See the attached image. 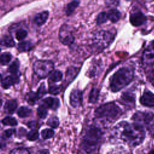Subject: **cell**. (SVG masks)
Listing matches in <instances>:
<instances>
[{
    "mask_svg": "<svg viewBox=\"0 0 154 154\" xmlns=\"http://www.w3.org/2000/svg\"><path fill=\"white\" fill-rule=\"evenodd\" d=\"M2 123L5 126H16L17 125V120L14 117H12L10 116H7V117H5L2 120Z\"/></svg>",
    "mask_w": 154,
    "mask_h": 154,
    "instance_id": "cell-28",
    "label": "cell"
},
{
    "mask_svg": "<svg viewBox=\"0 0 154 154\" xmlns=\"http://www.w3.org/2000/svg\"><path fill=\"white\" fill-rule=\"evenodd\" d=\"M28 32L26 30L23 29H19L16 31L15 34V37L17 40H22L27 36Z\"/></svg>",
    "mask_w": 154,
    "mask_h": 154,
    "instance_id": "cell-32",
    "label": "cell"
},
{
    "mask_svg": "<svg viewBox=\"0 0 154 154\" xmlns=\"http://www.w3.org/2000/svg\"><path fill=\"white\" fill-rule=\"evenodd\" d=\"M143 61L145 64H154V42L144 50L143 54Z\"/></svg>",
    "mask_w": 154,
    "mask_h": 154,
    "instance_id": "cell-9",
    "label": "cell"
},
{
    "mask_svg": "<svg viewBox=\"0 0 154 154\" xmlns=\"http://www.w3.org/2000/svg\"><path fill=\"white\" fill-rule=\"evenodd\" d=\"M108 20V17H107V14L106 12H101L100 13L96 19V22L98 25L102 24L103 23H105Z\"/></svg>",
    "mask_w": 154,
    "mask_h": 154,
    "instance_id": "cell-35",
    "label": "cell"
},
{
    "mask_svg": "<svg viewBox=\"0 0 154 154\" xmlns=\"http://www.w3.org/2000/svg\"><path fill=\"white\" fill-rule=\"evenodd\" d=\"M46 93V87L45 85V84L44 83H42L40 86L39 87L38 90H37V96L38 97V98H41Z\"/></svg>",
    "mask_w": 154,
    "mask_h": 154,
    "instance_id": "cell-38",
    "label": "cell"
},
{
    "mask_svg": "<svg viewBox=\"0 0 154 154\" xmlns=\"http://www.w3.org/2000/svg\"><path fill=\"white\" fill-rule=\"evenodd\" d=\"M32 69L37 76L44 78L52 72L54 64L49 60H37L34 63Z\"/></svg>",
    "mask_w": 154,
    "mask_h": 154,
    "instance_id": "cell-6",
    "label": "cell"
},
{
    "mask_svg": "<svg viewBox=\"0 0 154 154\" xmlns=\"http://www.w3.org/2000/svg\"><path fill=\"white\" fill-rule=\"evenodd\" d=\"M63 78V73L60 70H55L52 72L49 76V80L53 82L60 81Z\"/></svg>",
    "mask_w": 154,
    "mask_h": 154,
    "instance_id": "cell-23",
    "label": "cell"
},
{
    "mask_svg": "<svg viewBox=\"0 0 154 154\" xmlns=\"http://www.w3.org/2000/svg\"><path fill=\"white\" fill-rule=\"evenodd\" d=\"M39 153H40V154H49V150H45V149H44V150H42L39 151Z\"/></svg>",
    "mask_w": 154,
    "mask_h": 154,
    "instance_id": "cell-43",
    "label": "cell"
},
{
    "mask_svg": "<svg viewBox=\"0 0 154 154\" xmlns=\"http://www.w3.org/2000/svg\"><path fill=\"white\" fill-rule=\"evenodd\" d=\"M0 51H1V49H0Z\"/></svg>",
    "mask_w": 154,
    "mask_h": 154,
    "instance_id": "cell-46",
    "label": "cell"
},
{
    "mask_svg": "<svg viewBox=\"0 0 154 154\" xmlns=\"http://www.w3.org/2000/svg\"><path fill=\"white\" fill-rule=\"evenodd\" d=\"M43 139H49L52 138L54 135V131L51 129H45L41 132Z\"/></svg>",
    "mask_w": 154,
    "mask_h": 154,
    "instance_id": "cell-34",
    "label": "cell"
},
{
    "mask_svg": "<svg viewBox=\"0 0 154 154\" xmlns=\"http://www.w3.org/2000/svg\"><path fill=\"white\" fill-rule=\"evenodd\" d=\"M18 81L19 76H17V75L14 76H8L1 81V85L4 88L7 89L9 88L14 84L18 82Z\"/></svg>",
    "mask_w": 154,
    "mask_h": 154,
    "instance_id": "cell-14",
    "label": "cell"
},
{
    "mask_svg": "<svg viewBox=\"0 0 154 154\" xmlns=\"http://www.w3.org/2000/svg\"><path fill=\"white\" fill-rule=\"evenodd\" d=\"M108 20H111L112 22H116L120 19V13L116 9H112L106 12Z\"/></svg>",
    "mask_w": 154,
    "mask_h": 154,
    "instance_id": "cell-18",
    "label": "cell"
},
{
    "mask_svg": "<svg viewBox=\"0 0 154 154\" xmlns=\"http://www.w3.org/2000/svg\"><path fill=\"white\" fill-rule=\"evenodd\" d=\"M17 102L15 100L13 99V100H10L7 101L4 105V108L5 112L8 114H12L16 110V109L17 108Z\"/></svg>",
    "mask_w": 154,
    "mask_h": 154,
    "instance_id": "cell-17",
    "label": "cell"
},
{
    "mask_svg": "<svg viewBox=\"0 0 154 154\" xmlns=\"http://www.w3.org/2000/svg\"><path fill=\"white\" fill-rule=\"evenodd\" d=\"M149 80L152 83V84L154 85V68L151 70V71L149 72Z\"/></svg>",
    "mask_w": 154,
    "mask_h": 154,
    "instance_id": "cell-41",
    "label": "cell"
},
{
    "mask_svg": "<svg viewBox=\"0 0 154 154\" xmlns=\"http://www.w3.org/2000/svg\"><path fill=\"white\" fill-rule=\"evenodd\" d=\"M48 16H49L48 11H42L41 13L37 14L35 16L34 18V22L37 25L41 26L46 22V21L48 18Z\"/></svg>",
    "mask_w": 154,
    "mask_h": 154,
    "instance_id": "cell-15",
    "label": "cell"
},
{
    "mask_svg": "<svg viewBox=\"0 0 154 154\" xmlns=\"http://www.w3.org/2000/svg\"><path fill=\"white\" fill-rule=\"evenodd\" d=\"M32 48V44L29 41L22 42L18 44L17 49L19 52H26L29 51Z\"/></svg>",
    "mask_w": 154,
    "mask_h": 154,
    "instance_id": "cell-21",
    "label": "cell"
},
{
    "mask_svg": "<svg viewBox=\"0 0 154 154\" xmlns=\"http://www.w3.org/2000/svg\"><path fill=\"white\" fill-rule=\"evenodd\" d=\"M99 90L96 88H93L89 94L88 100L90 103H95L98 98Z\"/></svg>",
    "mask_w": 154,
    "mask_h": 154,
    "instance_id": "cell-29",
    "label": "cell"
},
{
    "mask_svg": "<svg viewBox=\"0 0 154 154\" xmlns=\"http://www.w3.org/2000/svg\"><path fill=\"white\" fill-rule=\"evenodd\" d=\"M82 100V94L81 91L78 89L73 90L70 95V103L73 107L79 106Z\"/></svg>",
    "mask_w": 154,
    "mask_h": 154,
    "instance_id": "cell-10",
    "label": "cell"
},
{
    "mask_svg": "<svg viewBox=\"0 0 154 154\" xmlns=\"http://www.w3.org/2000/svg\"><path fill=\"white\" fill-rule=\"evenodd\" d=\"M43 105L47 108H51L55 110L60 106V101L57 98L48 97L43 100Z\"/></svg>",
    "mask_w": 154,
    "mask_h": 154,
    "instance_id": "cell-13",
    "label": "cell"
},
{
    "mask_svg": "<svg viewBox=\"0 0 154 154\" xmlns=\"http://www.w3.org/2000/svg\"><path fill=\"white\" fill-rule=\"evenodd\" d=\"M28 126L31 129H35L37 126V122L35 121H31L28 123Z\"/></svg>",
    "mask_w": 154,
    "mask_h": 154,
    "instance_id": "cell-42",
    "label": "cell"
},
{
    "mask_svg": "<svg viewBox=\"0 0 154 154\" xmlns=\"http://www.w3.org/2000/svg\"><path fill=\"white\" fill-rule=\"evenodd\" d=\"M135 123H138L143 127V125L149 128L151 126L153 119L154 114L151 112H137L134 116ZM144 128V127H143Z\"/></svg>",
    "mask_w": 154,
    "mask_h": 154,
    "instance_id": "cell-7",
    "label": "cell"
},
{
    "mask_svg": "<svg viewBox=\"0 0 154 154\" xmlns=\"http://www.w3.org/2000/svg\"><path fill=\"white\" fill-rule=\"evenodd\" d=\"M37 114H38V117L41 119H43L46 118V117L48 114L47 108L43 104L40 105L37 108Z\"/></svg>",
    "mask_w": 154,
    "mask_h": 154,
    "instance_id": "cell-31",
    "label": "cell"
},
{
    "mask_svg": "<svg viewBox=\"0 0 154 154\" xmlns=\"http://www.w3.org/2000/svg\"><path fill=\"white\" fill-rule=\"evenodd\" d=\"M122 114L120 107L114 102L105 103L98 107L94 112L96 117L104 123H111Z\"/></svg>",
    "mask_w": 154,
    "mask_h": 154,
    "instance_id": "cell-3",
    "label": "cell"
},
{
    "mask_svg": "<svg viewBox=\"0 0 154 154\" xmlns=\"http://www.w3.org/2000/svg\"><path fill=\"white\" fill-rule=\"evenodd\" d=\"M46 123L48 126L52 128H57L60 124V122L57 117L52 116L48 120Z\"/></svg>",
    "mask_w": 154,
    "mask_h": 154,
    "instance_id": "cell-30",
    "label": "cell"
},
{
    "mask_svg": "<svg viewBox=\"0 0 154 154\" xmlns=\"http://www.w3.org/2000/svg\"><path fill=\"white\" fill-rule=\"evenodd\" d=\"M101 130L94 126H90L86 130L81 143L82 149L87 153L94 152L102 138Z\"/></svg>",
    "mask_w": 154,
    "mask_h": 154,
    "instance_id": "cell-4",
    "label": "cell"
},
{
    "mask_svg": "<svg viewBox=\"0 0 154 154\" xmlns=\"http://www.w3.org/2000/svg\"><path fill=\"white\" fill-rule=\"evenodd\" d=\"M62 90V87L61 85H51L49 88V93L53 94V95H57L59 94Z\"/></svg>",
    "mask_w": 154,
    "mask_h": 154,
    "instance_id": "cell-37",
    "label": "cell"
},
{
    "mask_svg": "<svg viewBox=\"0 0 154 154\" xmlns=\"http://www.w3.org/2000/svg\"><path fill=\"white\" fill-rule=\"evenodd\" d=\"M38 132L35 129L30 131L26 135V138L29 141H35L38 138Z\"/></svg>",
    "mask_w": 154,
    "mask_h": 154,
    "instance_id": "cell-36",
    "label": "cell"
},
{
    "mask_svg": "<svg viewBox=\"0 0 154 154\" xmlns=\"http://www.w3.org/2000/svg\"><path fill=\"white\" fill-rule=\"evenodd\" d=\"M0 43L2 45L5 47H13L15 45V43L13 38L11 36L7 35H4L1 38Z\"/></svg>",
    "mask_w": 154,
    "mask_h": 154,
    "instance_id": "cell-22",
    "label": "cell"
},
{
    "mask_svg": "<svg viewBox=\"0 0 154 154\" xmlns=\"http://www.w3.org/2000/svg\"><path fill=\"white\" fill-rule=\"evenodd\" d=\"M79 4V1H74L70 3H69L66 6V13L67 16L70 15L74 10L78 7Z\"/></svg>",
    "mask_w": 154,
    "mask_h": 154,
    "instance_id": "cell-24",
    "label": "cell"
},
{
    "mask_svg": "<svg viewBox=\"0 0 154 154\" xmlns=\"http://www.w3.org/2000/svg\"><path fill=\"white\" fill-rule=\"evenodd\" d=\"M115 32L110 31H100L95 33L93 37L94 47L97 49H102L107 47L114 40Z\"/></svg>",
    "mask_w": 154,
    "mask_h": 154,
    "instance_id": "cell-5",
    "label": "cell"
},
{
    "mask_svg": "<svg viewBox=\"0 0 154 154\" xmlns=\"http://www.w3.org/2000/svg\"><path fill=\"white\" fill-rule=\"evenodd\" d=\"M79 71V69L77 67H70L67 70L66 72V78L65 81L67 82V84L70 83L76 77Z\"/></svg>",
    "mask_w": 154,
    "mask_h": 154,
    "instance_id": "cell-16",
    "label": "cell"
},
{
    "mask_svg": "<svg viewBox=\"0 0 154 154\" xmlns=\"http://www.w3.org/2000/svg\"><path fill=\"white\" fill-rule=\"evenodd\" d=\"M19 66H20V63H19V60H16L9 66L8 71L10 73H11V74H13L14 75H17V73L19 72Z\"/></svg>",
    "mask_w": 154,
    "mask_h": 154,
    "instance_id": "cell-25",
    "label": "cell"
},
{
    "mask_svg": "<svg viewBox=\"0 0 154 154\" xmlns=\"http://www.w3.org/2000/svg\"><path fill=\"white\" fill-rule=\"evenodd\" d=\"M15 132V130L14 129H8L5 130L3 132V137L6 138H8L12 136V135Z\"/></svg>",
    "mask_w": 154,
    "mask_h": 154,
    "instance_id": "cell-39",
    "label": "cell"
},
{
    "mask_svg": "<svg viewBox=\"0 0 154 154\" xmlns=\"http://www.w3.org/2000/svg\"><path fill=\"white\" fill-rule=\"evenodd\" d=\"M39 99L37 93L29 91L25 95V100L29 105H34Z\"/></svg>",
    "mask_w": 154,
    "mask_h": 154,
    "instance_id": "cell-19",
    "label": "cell"
},
{
    "mask_svg": "<svg viewBox=\"0 0 154 154\" xmlns=\"http://www.w3.org/2000/svg\"><path fill=\"white\" fill-rule=\"evenodd\" d=\"M12 55L9 52H4L0 55V63L2 65L7 64L11 60Z\"/></svg>",
    "mask_w": 154,
    "mask_h": 154,
    "instance_id": "cell-27",
    "label": "cell"
},
{
    "mask_svg": "<svg viewBox=\"0 0 154 154\" xmlns=\"http://www.w3.org/2000/svg\"><path fill=\"white\" fill-rule=\"evenodd\" d=\"M134 75V71L130 67L119 69L111 78L109 86L111 91L117 92L127 86L132 81Z\"/></svg>",
    "mask_w": 154,
    "mask_h": 154,
    "instance_id": "cell-2",
    "label": "cell"
},
{
    "mask_svg": "<svg viewBox=\"0 0 154 154\" xmlns=\"http://www.w3.org/2000/svg\"><path fill=\"white\" fill-rule=\"evenodd\" d=\"M1 80V75H0V81Z\"/></svg>",
    "mask_w": 154,
    "mask_h": 154,
    "instance_id": "cell-45",
    "label": "cell"
},
{
    "mask_svg": "<svg viewBox=\"0 0 154 154\" xmlns=\"http://www.w3.org/2000/svg\"><path fill=\"white\" fill-rule=\"evenodd\" d=\"M149 154H154V149L152 150H151V151L149 153Z\"/></svg>",
    "mask_w": 154,
    "mask_h": 154,
    "instance_id": "cell-44",
    "label": "cell"
},
{
    "mask_svg": "<svg viewBox=\"0 0 154 154\" xmlns=\"http://www.w3.org/2000/svg\"><path fill=\"white\" fill-rule=\"evenodd\" d=\"M111 154H129L126 149H114L111 152Z\"/></svg>",
    "mask_w": 154,
    "mask_h": 154,
    "instance_id": "cell-40",
    "label": "cell"
},
{
    "mask_svg": "<svg viewBox=\"0 0 154 154\" xmlns=\"http://www.w3.org/2000/svg\"><path fill=\"white\" fill-rule=\"evenodd\" d=\"M31 113V109L26 106H22L17 110V115L19 117L25 118L28 117Z\"/></svg>",
    "mask_w": 154,
    "mask_h": 154,
    "instance_id": "cell-26",
    "label": "cell"
},
{
    "mask_svg": "<svg viewBox=\"0 0 154 154\" xmlns=\"http://www.w3.org/2000/svg\"><path fill=\"white\" fill-rule=\"evenodd\" d=\"M146 20L144 14L140 11H137L132 13L130 16V21L135 26H139L143 24Z\"/></svg>",
    "mask_w": 154,
    "mask_h": 154,
    "instance_id": "cell-11",
    "label": "cell"
},
{
    "mask_svg": "<svg viewBox=\"0 0 154 154\" xmlns=\"http://www.w3.org/2000/svg\"><path fill=\"white\" fill-rule=\"evenodd\" d=\"M59 38L60 41L66 45H70L73 43L75 38L68 25L64 24L61 27L59 32Z\"/></svg>",
    "mask_w": 154,
    "mask_h": 154,
    "instance_id": "cell-8",
    "label": "cell"
},
{
    "mask_svg": "<svg viewBox=\"0 0 154 154\" xmlns=\"http://www.w3.org/2000/svg\"><path fill=\"white\" fill-rule=\"evenodd\" d=\"M122 99L126 106H132L134 104L135 100L134 99V96L132 95V94L130 93H124V94L122 96Z\"/></svg>",
    "mask_w": 154,
    "mask_h": 154,
    "instance_id": "cell-20",
    "label": "cell"
},
{
    "mask_svg": "<svg viewBox=\"0 0 154 154\" xmlns=\"http://www.w3.org/2000/svg\"><path fill=\"white\" fill-rule=\"evenodd\" d=\"M140 102L146 106H154V94L150 91H146L140 97Z\"/></svg>",
    "mask_w": 154,
    "mask_h": 154,
    "instance_id": "cell-12",
    "label": "cell"
},
{
    "mask_svg": "<svg viewBox=\"0 0 154 154\" xmlns=\"http://www.w3.org/2000/svg\"><path fill=\"white\" fill-rule=\"evenodd\" d=\"M113 137L129 146H136L141 144L145 137L144 128L137 123L122 122L113 129Z\"/></svg>",
    "mask_w": 154,
    "mask_h": 154,
    "instance_id": "cell-1",
    "label": "cell"
},
{
    "mask_svg": "<svg viewBox=\"0 0 154 154\" xmlns=\"http://www.w3.org/2000/svg\"><path fill=\"white\" fill-rule=\"evenodd\" d=\"M10 154H30L29 150L25 147H17L12 149Z\"/></svg>",
    "mask_w": 154,
    "mask_h": 154,
    "instance_id": "cell-33",
    "label": "cell"
}]
</instances>
